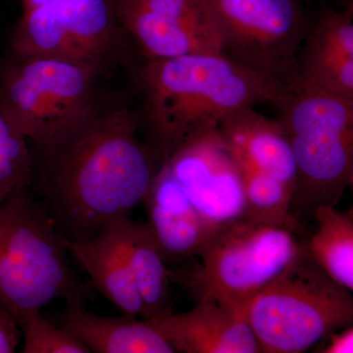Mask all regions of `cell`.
Instances as JSON below:
<instances>
[{
  "instance_id": "obj_29",
  "label": "cell",
  "mask_w": 353,
  "mask_h": 353,
  "mask_svg": "<svg viewBox=\"0 0 353 353\" xmlns=\"http://www.w3.org/2000/svg\"><path fill=\"white\" fill-rule=\"evenodd\" d=\"M348 6H350V8H352V11H353V6H352V4H348Z\"/></svg>"
},
{
  "instance_id": "obj_11",
  "label": "cell",
  "mask_w": 353,
  "mask_h": 353,
  "mask_svg": "<svg viewBox=\"0 0 353 353\" xmlns=\"http://www.w3.org/2000/svg\"><path fill=\"white\" fill-rule=\"evenodd\" d=\"M160 166L216 229L245 217L243 176L219 131L185 143Z\"/></svg>"
},
{
  "instance_id": "obj_19",
  "label": "cell",
  "mask_w": 353,
  "mask_h": 353,
  "mask_svg": "<svg viewBox=\"0 0 353 353\" xmlns=\"http://www.w3.org/2000/svg\"><path fill=\"white\" fill-rule=\"evenodd\" d=\"M314 233L306 243L310 254L332 278L353 294V218L338 206L313 213Z\"/></svg>"
},
{
  "instance_id": "obj_18",
  "label": "cell",
  "mask_w": 353,
  "mask_h": 353,
  "mask_svg": "<svg viewBox=\"0 0 353 353\" xmlns=\"http://www.w3.org/2000/svg\"><path fill=\"white\" fill-rule=\"evenodd\" d=\"M128 260L145 306V319L170 311L171 270L148 222L123 219Z\"/></svg>"
},
{
  "instance_id": "obj_22",
  "label": "cell",
  "mask_w": 353,
  "mask_h": 353,
  "mask_svg": "<svg viewBox=\"0 0 353 353\" xmlns=\"http://www.w3.org/2000/svg\"><path fill=\"white\" fill-rule=\"evenodd\" d=\"M22 336L19 325L12 316L0 310V353H13Z\"/></svg>"
},
{
  "instance_id": "obj_7",
  "label": "cell",
  "mask_w": 353,
  "mask_h": 353,
  "mask_svg": "<svg viewBox=\"0 0 353 353\" xmlns=\"http://www.w3.org/2000/svg\"><path fill=\"white\" fill-rule=\"evenodd\" d=\"M94 67L11 53L0 62V108L39 145L75 124L97 103Z\"/></svg>"
},
{
  "instance_id": "obj_4",
  "label": "cell",
  "mask_w": 353,
  "mask_h": 353,
  "mask_svg": "<svg viewBox=\"0 0 353 353\" xmlns=\"http://www.w3.org/2000/svg\"><path fill=\"white\" fill-rule=\"evenodd\" d=\"M273 106L296 157L294 215L338 206L353 168V94L301 82Z\"/></svg>"
},
{
  "instance_id": "obj_21",
  "label": "cell",
  "mask_w": 353,
  "mask_h": 353,
  "mask_svg": "<svg viewBox=\"0 0 353 353\" xmlns=\"http://www.w3.org/2000/svg\"><path fill=\"white\" fill-rule=\"evenodd\" d=\"M24 345L23 353H90L68 330L48 321L41 310L24 313L18 320Z\"/></svg>"
},
{
  "instance_id": "obj_20",
  "label": "cell",
  "mask_w": 353,
  "mask_h": 353,
  "mask_svg": "<svg viewBox=\"0 0 353 353\" xmlns=\"http://www.w3.org/2000/svg\"><path fill=\"white\" fill-rule=\"evenodd\" d=\"M240 170L245 190V218L299 233L301 223L292 211L294 190L274 176L250 169Z\"/></svg>"
},
{
  "instance_id": "obj_15",
  "label": "cell",
  "mask_w": 353,
  "mask_h": 353,
  "mask_svg": "<svg viewBox=\"0 0 353 353\" xmlns=\"http://www.w3.org/2000/svg\"><path fill=\"white\" fill-rule=\"evenodd\" d=\"M219 132L239 167L274 176L294 192L296 157L290 136L277 118L246 108L228 118Z\"/></svg>"
},
{
  "instance_id": "obj_2",
  "label": "cell",
  "mask_w": 353,
  "mask_h": 353,
  "mask_svg": "<svg viewBox=\"0 0 353 353\" xmlns=\"http://www.w3.org/2000/svg\"><path fill=\"white\" fill-rule=\"evenodd\" d=\"M145 141L161 165L185 143L219 131L241 109L278 101L282 92L223 53L146 60Z\"/></svg>"
},
{
  "instance_id": "obj_14",
  "label": "cell",
  "mask_w": 353,
  "mask_h": 353,
  "mask_svg": "<svg viewBox=\"0 0 353 353\" xmlns=\"http://www.w3.org/2000/svg\"><path fill=\"white\" fill-rule=\"evenodd\" d=\"M148 225L167 262L199 256L218 230L192 205L173 176L160 166L145 201Z\"/></svg>"
},
{
  "instance_id": "obj_27",
  "label": "cell",
  "mask_w": 353,
  "mask_h": 353,
  "mask_svg": "<svg viewBox=\"0 0 353 353\" xmlns=\"http://www.w3.org/2000/svg\"><path fill=\"white\" fill-rule=\"evenodd\" d=\"M301 2H303V3L305 4V3H310L311 1H312V0H301Z\"/></svg>"
},
{
  "instance_id": "obj_13",
  "label": "cell",
  "mask_w": 353,
  "mask_h": 353,
  "mask_svg": "<svg viewBox=\"0 0 353 353\" xmlns=\"http://www.w3.org/2000/svg\"><path fill=\"white\" fill-rule=\"evenodd\" d=\"M301 82L353 94V11L323 8L297 57Z\"/></svg>"
},
{
  "instance_id": "obj_8",
  "label": "cell",
  "mask_w": 353,
  "mask_h": 353,
  "mask_svg": "<svg viewBox=\"0 0 353 353\" xmlns=\"http://www.w3.org/2000/svg\"><path fill=\"white\" fill-rule=\"evenodd\" d=\"M222 53L282 92L301 83L297 57L314 18L301 0H209Z\"/></svg>"
},
{
  "instance_id": "obj_24",
  "label": "cell",
  "mask_w": 353,
  "mask_h": 353,
  "mask_svg": "<svg viewBox=\"0 0 353 353\" xmlns=\"http://www.w3.org/2000/svg\"><path fill=\"white\" fill-rule=\"evenodd\" d=\"M50 1V0H22L24 10L26 9L32 8V7L41 6L44 2Z\"/></svg>"
},
{
  "instance_id": "obj_25",
  "label": "cell",
  "mask_w": 353,
  "mask_h": 353,
  "mask_svg": "<svg viewBox=\"0 0 353 353\" xmlns=\"http://www.w3.org/2000/svg\"><path fill=\"white\" fill-rule=\"evenodd\" d=\"M8 121V118L6 117V114L3 113V111L0 108V129L3 127V125Z\"/></svg>"
},
{
  "instance_id": "obj_9",
  "label": "cell",
  "mask_w": 353,
  "mask_h": 353,
  "mask_svg": "<svg viewBox=\"0 0 353 353\" xmlns=\"http://www.w3.org/2000/svg\"><path fill=\"white\" fill-rule=\"evenodd\" d=\"M122 30L115 0H50L24 10L11 34V53L105 73L119 53Z\"/></svg>"
},
{
  "instance_id": "obj_23",
  "label": "cell",
  "mask_w": 353,
  "mask_h": 353,
  "mask_svg": "<svg viewBox=\"0 0 353 353\" xmlns=\"http://www.w3.org/2000/svg\"><path fill=\"white\" fill-rule=\"evenodd\" d=\"M322 343L318 352L353 353V324L331 334Z\"/></svg>"
},
{
  "instance_id": "obj_16",
  "label": "cell",
  "mask_w": 353,
  "mask_h": 353,
  "mask_svg": "<svg viewBox=\"0 0 353 353\" xmlns=\"http://www.w3.org/2000/svg\"><path fill=\"white\" fill-rule=\"evenodd\" d=\"M123 219L87 240L67 241V248L102 296L123 314L145 319V303L128 260Z\"/></svg>"
},
{
  "instance_id": "obj_5",
  "label": "cell",
  "mask_w": 353,
  "mask_h": 353,
  "mask_svg": "<svg viewBox=\"0 0 353 353\" xmlns=\"http://www.w3.org/2000/svg\"><path fill=\"white\" fill-rule=\"evenodd\" d=\"M260 353H303L353 324V294L318 264L307 245L245 309Z\"/></svg>"
},
{
  "instance_id": "obj_17",
  "label": "cell",
  "mask_w": 353,
  "mask_h": 353,
  "mask_svg": "<svg viewBox=\"0 0 353 353\" xmlns=\"http://www.w3.org/2000/svg\"><path fill=\"white\" fill-rule=\"evenodd\" d=\"M83 299L65 301L60 325L95 353H176L146 319L90 312Z\"/></svg>"
},
{
  "instance_id": "obj_28",
  "label": "cell",
  "mask_w": 353,
  "mask_h": 353,
  "mask_svg": "<svg viewBox=\"0 0 353 353\" xmlns=\"http://www.w3.org/2000/svg\"><path fill=\"white\" fill-rule=\"evenodd\" d=\"M348 4H352L353 6V0H348Z\"/></svg>"
},
{
  "instance_id": "obj_3",
  "label": "cell",
  "mask_w": 353,
  "mask_h": 353,
  "mask_svg": "<svg viewBox=\"0 0 353 353\" xmlns=\"http://www.w3.org/2000/svg\"><path fill=\"white\" fill-rule=\"evenodd\" d=\"M62 236L41 199L29 190L0 201V310L16 322L57 299H83Z\"/></svg>"
},
{
  "instance_id": "obj_26",
  "label": "cell",
  "mask_w": 353,
  "mask_h": 353,
  "mask_svg": "<svg viewBox=\"0 0 353 353\" xmlns=\"http://www.w3.org/2000/svg\"><path fill=\"white\" fill-rule=\"evenodd\" d=\"M348 189L352 190L353 194V168L352 170V173H350V180H348Z\"/></svg>"
},
{
  "instance_id": "obj_10",
  "label": "cell",
  "mask_w": 353,
  "mask_h": 353,
  "mask_svg": "<svg viewBox=\"0 0 353 353\" xmlns=\"http://www.w3.org/2000/svg\"><path fill=\"white\" fill-rule=\"evenodd\" d=\"M118 18L146 60L222 53L209 0H115Z\"/></svg>"
},
{
  "instance_id": "obj_12",
  "label": "cell",
  "mask_w": 353,
  "mask_h": 353,
  "mask_svg": "<svg viewBox=\"0 0 353 353\" xmlns=\"http://www.w3.org/2000/svg\"><path fill=\"white\" fill-rule=\"evenodd\" d=\"M146 320L175 352H260L245 314L210 299L196 301L185 312L170 310Z\"/></svg>"
},
{
  "instance_id": "obj_6",
  "label": "cell",
  "mask_w": 353,
  "mask_h": 353,
  "mask_svg": "<svg viewBox=\"0 0 353 353\" xmlns=\"http://www.w3.org/2000/svg\"><path fill=\"white\" fill-rule=\"evenodd\" d=\"M305 245L285 228L241 219L217 231L199 263L171 270L196 301L210 299L245 314L246 305L299 256Z\"/></svg>"
},
{
  "instance_id": "obj_1",
  "label": "cell",
  "mask_w": 353,
  "mask_h": 353,
  "mask_svg": "<svg viewBox=\"0 0 353 353\" xmlns=\"http://www.w3.org/2000/svg\"><path fill=\"white\" fill-rule=\"evenodd\" d=\"M126 106L97 101L43 145H32V183L67 241L87 240L143 203L160 164Z\"/></svg>"
}]
</instances>
